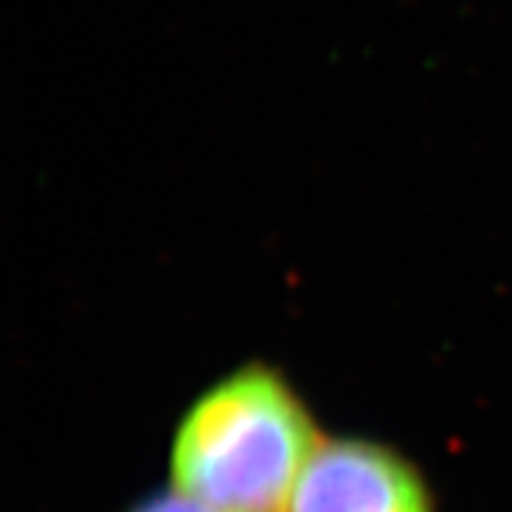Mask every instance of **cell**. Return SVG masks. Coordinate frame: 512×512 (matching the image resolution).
Returning a JSON list of instances; mask_svg holds the SVG:
<instances>
[{"instance_id": "cell-3", "label": "cell", "mask_w": 512, "mask_h": 512, "mask_svg": "<svg viewBox=\"0 0 512 512\" xmlns=\"http://www.w3.org/2000/svg\"><path fill=\"white\" fill-rule=\"evenodd\" d=\"M133 512H221V510L211 508V505L197 501V498L185 496L176 489V494H164V496L150 498V501H145L140 508H136Z\"/></svg>"}, {"instance_id": "cell-1", "label": "cell", "mask_w": 512, "mask_h": 512, "mask_svg": "<svg viewBox=\"0 0 512 512\" xmlns=\"http://www.w3.org/2000/svg\"><path fill=\"white\" fill-rule=\"evenodd\" d=\"M316 446L290 389L264 368H245L185 415L171 472L181 494L221 512H283Z\"/></svg>"}, {"instance_id": "cell-2", "label": "cell", "mask_w": 512, "mask_h": 512, "mask_svg": "<svg viewBox=\"0 0 512 512\" xmlns=\"http://www.w3.org/2000/svg\"><path fill=\"white\" fill-rule=\"evenodd\" d=\"M285 512H430L415 472L366 441L316 446Z\"/></svg>"}]
</instances>
